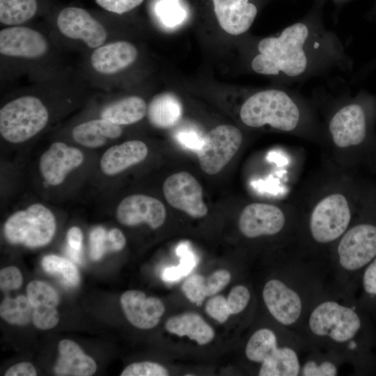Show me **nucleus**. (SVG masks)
Instances as JSON below:
<instances>
[{
	"label": "nucleus",
	"instance_id": "cd10ccee",
	"mask_svg": "<svg viewBox=\"0 0 376 376\" xmlns=\"http://www.w3.org/2000/svg\"><path fill=\"white\" fill-rule=\"evenodd\" d=\"M36 0H0V22L16 26L31 19L36 13Z\"/></svg>",
	"mask_w": 376,
	"mask_h": 376
},
{
	"label": "nucleus",
	"instance_id": "2eb2a0df",
	"mask_svg": "<svg viewBox=\"0 0 376 376\" xmlns=\"http://www.w3.org/2000/svg\"><path fill=\"white\" fill-rule=\"evenodd\" d=\"M83 160V153L77 148L69 147L62 142H54L42 155L40 170L47 183L58 185L70 171L82 164Z\"/></svg>",
	"mask_w": 376,
	"mask_h": 376
},
{
	"label": "nucleus",
	"instance_id": "7ed1b4c3",
	"mask_svg": "<svg viewBox=\"0 0 376 376\" xmlns=\"http://www.w3.org/2000/svg\"><path fill=\"white\" fill-rule=\"evenodd\" d=\"M48 119V111L39 98L22 96L1 109L0 133L9 142L22 143L40 132Z\"/></svg>",
	"mask_w": 376,
	"mask_h": 376
},
{
	"label": "nucleus",
	"instance_id": "c9c22d12",
	"mask_svg": "<svg viewBox=\"0 0 376 376\" xmlns=\"http://www.w3.org/2000/svg\"><path fill=\"white\" fill-rule=\"evenodd\" d=\"M250 299V292L244 285H236L230 291L227 302L230 313L237 314L247 306Z\"/></svg>",
	"mask_w": 376,
	"mask_h": 376
},
{
	"label": "nucleus",
	"instance_id": "a878e982",
	"mask_svg": "<svg viewBox=\"0 0 376 376\" xmlns=\"http://www.w3.org/2000/svg\"><path fill=\"white\" fill-rule=\"evenodd\" d=\"M147 113L145 100L139 96H129L107 106L101 112V118L115 124L130 125L141 120Z\"/></svg>",
	"mask_w": 376,
	"mask_h": 376
},
{
	"label": "nucleus",
	"instance_id": "c03bdc74",
	"mask_svg": "<svg viewBox=\"0 0 376 376\" xmlns=\"http://www.w3.org/2000/svg\"><path fill=\"white\" fill-rule=\"evenodd\" d=\"M37 375L35 367L29 362L17 363L7 370L6 376H36Z\"/></svg>",
	"mask_w": 376,
	"mask_h": 376
},
{
	"label": "nucleus",
	"instance_id": "9d476101",
	"mask_svg": "<svg viewBox=\"0 0 376 376\" xmlns=\"http://www.w3.org/2000/svg\"><path fill=\"white\" fill-rule=\"evenodd\" d=\"M56 24L64 36L81 40L90 48L99 47L107 38L104 26L81 8H63L57 17Z\"/></svg>",
	"mask_w": 376,
	"mask_h": 376
},
{
	"label": "nucleus",
	"instance_id": "473e14b6",
	"mask_svg": "<svg viewBox=\"0 0 376 376\" xmlns=\"http://www.w3.org/2000/svg\"><path fill=\"white\" fill-rule=\"evenodd\" d=\"M121 376H167L168 370L162 366L150 361L134 363L127 366Z\"/></svg>",
	"mask_w": 376,
	"mask_h": 376
},
{
	"label": "nucleus",
	"instance_id": "de8ad7c7",
	"mask_svg": "<svg viewBox=\"0 0 376 376\" xmlns=\"http://www.w3.org/2000/svg\"><path fill=\"white\" fill-rule=\"evenodd\" d=\"M66 253L74 262L77 263H81V251H76L67 246Z\"/></svg>",
	"mask_w": 376,
	"mask_h": 376
},
{
	"label": "nucleus",
	"instance_id": "423d86ee",
	"mask_svg": "<svg viewBox=\"0 0 376 376\" xmlns=\"http://www.w3.org/2000/svg\"><path fill=\"white\" fill-rule=\"evenodd\" d=\"M308 323L315 335L329 336L338 343L352 339L361 327V320L356 312L335 301L318 305L311 313Z\"/></svg>",
	"mask_w": 376,
	"mask_h": 376
},
{
	"label": "nucleus",
	"instance_id": "a211bd4d",
	"mask_svg": "<svg viewBox=\"0 0 376 376\" xmlns=\"http://www.w3.org/2000/svg\"><path fill=\"white\" fill-rule=\"evenodd\" d=\"M26 294L33 307L34 326L42 330L54 328L59 322L56 309L59 304L57 292L43 281H33L26 287Z\"/></svg>",
	"mask_w": 376,
	"mask_h": 376
},
{
	"label": "nucleus",
	"instance_id": "2f4dec72",
	"mask_svg": "<svg viewBox=\"0 0 376 376\" xmlns=\"http://www.w3.org/2000/svg\"><path fill=\"white\" fill-rule=\"evenodd\" d=\"M205 281V278L195 274L187 279L182 285V290L185 297L198 306L202 305L207 297Z\"/></svg>",
	"mask_w": 376,
	"mask_h": 376
},
{
	"label": "nucleus",
	"instance_id": "39448f33",
	"mask_svg": "<svg viewBox=\"0 0 376 376\" xmlns=\"http://www.w3.org/2000/svg\"><path fill=\"white\" fill-rule=\"evenodd\" d=\"M242 143L240 130L230 125H221L203 138L196 151L200 166L208 175L219 173L238 151Z\"/></svg>",
	"mask_w": 376,
	"mask_h": 376
},
{
	"label": "nucleus",
	"instance_id": "bb28decb",
	"mask_svg": "<svg viewBox=\"0 0 376 376\" xmlns=\"http://www.w3.org/2000/svg\"><path fill=\"white\" fill-rule=\"evenodd\" d=\"M299 363L296 352L289 347L277 348L261 365L260 376H296Z\"/></svg>",
	"mask_w": 376,
	"mask_h": 376
},
{
	"label": "nucleus",
	"instance_id": "4be33fe9",
	"mask_svg": "<svg viewBox=\"0 0 376 376\" xmlns=\"http://www.w3.org/2000/svg\"><path fill=\"white\" fill-rule=\"evenodd\" d=\"M59 356L54 370L60 376H90L95 373V361L84 354L79 346L71 340L64 339L58 344Z\"/></svg>",
	"mask_w": 376,
	"mask_h": 376
},
{
	"label": "nucleus",
	"instance_id": "aec40b11",
	"mask_svg": "<svg viewBox=\"0 0 376 376\" xmlns=\"http://www.w3.org/2000/svg\"><path fill=\"white\" fill-rule=\"evenodd\" d=\"M136 47L127 41H116L97 47L91 56L93 68L103 75L117 73L137 58Z\"/></svg>",
	"mask_w": 376,
	"mask_h": 376
},
{
	"label": "nucleus",
	"instance_id": "58836bf2",
	"mask_svg": "<svg viewBox=\"0 0 376 376\" xmlns=\"http://www.w3.org/2000/svg\"><path fill=\"white\" fill-rule=\"evenodd\" d=\"M143 0H95L103 9L117 13H127L139 6Z\"/></svg>",
	"mask_w": 376,
	"mask_h": 376
},
{
	"label": "nucleus",
	"instance_id": "4c0bfd02",
	"mask_svg": "<svg viewBox=\"0 0 376 376\" xmlns=\"http://www.w3.org/2000/svg\"><path fill=\"white\" fill-rule=\"evenodd\" d=\"M22 281V274L16 267H7L0 272V287L2 290L18 289Z\"/></svg>",
	"mask_w": 376,
	"mask_h": 376
},
{
	"label": "nucleus",
	"instance_id": "b1692460",
	"mask_svg": "<svg viewBox=\"0 0 376 376\" xmlns=\"http://www.w3.org/2000/svg\"><path fill=\"white\" fill-rule=\"evenodd\" d=\"M166 329L178 336H188L198 345L209 343L214 337L213 329L194 313H185L171 317L166 322Z\"/></svg>",
	"mask_w": 376,
	"mask_h": 376
},
{
	"label": "nucleus",
	"instance_id": "4468645a",
	"mask_svg": "<svg viewBox=\"0 0 376 376\" xmlns=\"http://www.w3.org/2000/svg\"><path fill=\"white\" fill-rule=\"evenodd\" d=\"M285 221L284 214L278 207L253 203L243 209L238 225L242 235L254 238L279 233L284 226Z\"/></svg>",
	"mask_w": 376,
	"mask_h": 376
},
{
	"label": "nucleus",
	"instance_id": "dca6fc26",
	"mask_svg": "<svg viewBox=\"0 0 376 376\" xmlns=\"http://www.w3.org/2000/svg\"><path fill=\"white\" fill-rule=\"evenodd\" d=\"M263 297L269 311L279 322L289 325L299 319L301 312V299L281 281L272 279L267 282Z\"/></svg>",
	"mask_w": 376,
	"mask_h": 376
},
{
	"label": "nucleus",
	"instance_id": "09e8293b",
	"mask_svg": "<svg viewBox=\"0 0 376 376\" xmlns=\"http://www.w3.org/2000/svg\"><path fill=\"white\" fill-rule=\"evenodd\" d=\"M163 12L166 13V17L175 18L176 17L175 12H177V10L175 9V5L174 3H167L166 5V9L165 8L163 9Z\"/></svg>",
	"mask_w": 376,
	"mask_h": 376
},
{
	"label": "nucleus",
	"instance_id": "f3484780",
	"mask_svg": "<svg viewBox=\"0 0 376 376\" xmlns=\"http://www.w3.org/2000/svg\"><path fill=\"white\" fill-rule=\"evenodd\" d=\"M120 301L128 321L139 329L155 327L165 311L164 304L159 299L146 297L145 293L139 290L125 292Z\"/></svg>",
	"mask_w": 376,
	"mask_h": 376
},
{
	"label": "nucleus",
	"instance_id": "5701e85b",
	"mask_svg": "<svg viewBox=\"0 0 376 376\" xmlns=\"http://www.w3.org/2000/svg\"><path fill=\"white\" fill-rule=\"evenodd\" d=\"M122 134L119 125L101 118L91 120L75 126L72 135L75 141L88 148H98L108 139H117Z\"/></svg>",
	"mask_w": 376,
	"mask_h": 376
},
{
	"label": "nucleus",
	"instance_id": "20e7f679",
	"mask_svg": "<svg viewBox=\"0 0 376 376\" xmlns=\"http://www.w3.org/2000/svg\"><path fill=\"white\" fill-rule=\"evenodd\" d=\"M55 230L53 214L39 203L14 213L4 226V234L9 242L29 247L46 245L52 239Z\"/></svg>",
	"mask_w": 376,
	"mask_h": 376
},
{
	"label": "nucleus",
	"instance_id": "ddd939ff",
	"mask_svg": "<svg viewBox=\"0 0 376 376\" xmlns=\"http://www.w3.org/2000/svg\"><path fill=\"white\" fill-rule=\"evenodd\" d=\"M49 45L39 31L26 26H11L0 31V53L11 57L39 58Z\"/></svg>",
	"mask_w": 376,
	"mask_h": 376
},
{
	"label": "nucleus",
	"instance_id": "79ce46f5",
	"mask_svg": "<svg viewBox=\"0 0 376 376\" xmlns=\"http://www.w3.org/2000/svg\"><path fill=\"white\" fill-rule=\"evenodd\" d=\"M363 288L370 295H376V258L366 268L363 279Z\"/></svg>",
	"mask_w": 376,
	"mask_h": 376
},
{
	"label": "nucleus",
	"instance_id": "0eeeda50",
	"mask_svg": "<svg viewBox=\"0 0 376 376\" xmlns=\"http://www.w3.org/2000/svg\"><path fill=\"white\" fill-rule=\"evenodd\" d=\"M351 212L347 198L333 194L322 199L314 207L310 219V230L314 240L327 243L338 238L347 229Z\"/></svg>",
	"mask_w": 376,
	"mask_h": 376
},
{
	"label": "nucleus",
	"instance_id": "ea45409f",
	"mask_svg": "<svg viewBox=\"0 0 376 376\" xmlns=\"http://www.w3.org/2000/svg\"><path fill=\"white\" fill-rule=\"evenodd\" d=\"M176 253L180 258L178 265L183 276L188 275L195 267L197 259L187 243H181L176 249Z\"/></svg>",
	"mask_w": 376,
	"mask_h": 376
},
{
	"label": "nucleus",
	"instance_id": "412c9836",
	"mask_svg": "<svg viewBox=\"0 0 376 376\" xmlns=\"http://www.w3.org/2000/svg\"><path fill=\"white\" fill-rule=\"evenodd\" d=\"M147 155L148 148L143 141H126L105 151L100 159V168L106 175H116L142 162Z\"/></svg>",
	"mask_w": 376,
	"mask_h": 376
},
{
	"label": "nucleus",
	"instance_id": "f03ea898",
	"mask_svg": "<svg viewBox=\"0 0 376 376\" xmlns=\"http://www.w3.org/2000/svg\"><path fill=\"white\" fill-rule=\"evenodd\" d=\"M240 118L252 127L265 125L281 130H293L298 125L300 113L298 107L284 91L269 89L250 96L242 104Z\"/></svg>",
	"mask_w": 376,
	"mask_h": 376
},
{
	"label": "nucleus",
	"instance_id": "72a5a7b5",
	"mask_svg": "<svg viewBox=\"0 0 376 376\" xmlns=\"http://www.w3.org/2000/svg\"><path fill=\"white\" fill-rule=\"evenodd\" d=\"M90 256L93 260H98L109 250L108 233L101 226L94 228L89 236Z\"/></svg>",
	"mask_w": 376,
	"mask_h": 376
},
{
	"label": "nucleus",
	"instance_id": "1a4fd4ad",
	"mask_svg": "<svg viewBox=\"0 0 376 376\" xmlns=\"http://www.w3.org/2000/svg\"><path fill=\"white\" fill-rule=\"evenodd\" d=\"M167 203L194 218L205 217L207 207L203 201V188L197 180L186 171L168 177L163 184Z\"/></svg>",
	"mask_w": 376,
	"mask_h": 376
},
{
	"label": "nucleus",
	"instance_id": "7c9ffc66",
	"mask_svg": "<svg viewBox=\"0 0 376 376\" xmlns=\"http://www.w3.org/2000/svg\"><path fill=\"white\" fill-rule=\"evenodd\" d=\"M42 267L48 274L58 277L65 285L75 287L79 283L78 269L69 260L56 255H47L42 258Z\"/></svg>",
	"mask_w": 376,
	"mask_h": 376
},
{
	"label": "nucleus",
	"instance_id": "6e6552de",
	"mask_svg": "<svg viewBox=\"0 0 376 376\" xmlns=\"http://www.w3.org/2000/svg\"><path fill=\"white\" fill-rule=\"evenodd\" d=\"M338 253L340 265L347 270L359 269L376 257V225L360 224L342 237Z\"/></svg>",
	"mask_w": 376,
	"mask_h": 376
},
{
	"label": "nucleus",
	"instance_id": "9b49d317",
	"mask_svg": "<svg viewBox=\"0 0 376 376\" xmlns=\"http://www.w3.org/2000/svg\"><path fill=\"white\" fill-rule=\"evenodd\" d=\"M334 143L339 148L362 143L368 134V116L364 107L357 103L347 104L338 110L329 125Z\"/></svg>",
	"mask_w": 376,
	"mask_h": 376
},
{
	"label": "nucleus",
	"instance_id": "6ab92c4d",
	"mask_svg": "<svg viewBox=\"0 0 376 376\" xmlns=\"http://www.w3.org/2000/svg\"><path fill=\"white\" fill-rule=\"evenodd\" d=\"M212 2L219 25L231 35L246 32L257 15V7L249 0H212Z\"/></svg>",
	"mask_w": 376,
	"mask_h": 376
},
{
	"label": "nucleus",
	"instance_id": "393cba45",
	"mask_svg": "<svg viewBox=\"0 0 376 376\" xmlns=\"http://www.w3.org/2000/svg\"><path fill=\"white\" fill-rule=\"evenodd\" d=\"M150 123L157 128L167 129L175 125L182 115V106L173 93H163L155 96L147 107Z\"/></svg>",
	"mask_w": 376,
	"mask_h": 376
},
{
	"label": "nucleus",
	"instance_id": "a19ab883",
	"mask_svg": "<svg viewBox=\"0 0 376 376\" xmlns=\"http://www.w3.org/2000/svg\"><path fill=\"white\" fill-rule=\"evenodd\" d=\"M336 374V367L329 361L323 362L320 365L314 361H308L304 365L302 370V375L306 376H334Z\"/></svg>",
	"mask_w": 376,
	"mask_h": 376
},
{
	"label": "nucleus",
	"instance_id": "a18cd8bd",
	"mask_svg": "<svg viewBox=\"0 0 376 376\" xmlns=\"http://www.w3.org/2000/svg\"><path fill=\"white\" fill-rule=\"evenodd\" d=\"M108 240L111 251H119L126 244L123 233L118 228H112L108 232Z\"/></svg>",
	"mask_w": 376,
	"mask_h": 376
},
{
	"label": "nucleus",
	"instance_id": "f8f14e48",
	"mask_svg": "<svg viewBox=\"0 0 376 376\" xmlns=\"http://www.w3.org/2000/svg\"><path fill=\"white\" fill-rule=\"evenodd\" d=\"M166 215V208L160 201L143 194L125 198L116 209L118 221L128 226L145 223L151 228L157 229L164 223Z\"/></svg>",
	"mask_w": 376,
	"mask_h": 376
},
{
	"label": "nucleus",
	"instance_id": "f257e3e1",
	"mask_svg": "<svg viewBox=\"0 0 376 376\" xmlns=\"http://www.w3.org/2000/svg\"><path fill=\"white\" fill-rule=\"evenodd\" d=\"M308 36L306 24L297 22L285 28L278 37L263 38L258 45L259 54L252 60V69L267 75H301L308 63L304 49Z\"/></svg>",
	"mask_w": 376,
	"mask_h": 376
},
{
	"label": "nucleus",
	"instance_id": "f704fd0d",
	"mask_svg": "<svg viewBox=\"0 0 376 376\" xmlns=\"http://www.w3.org/2000/svg\"><path fill=\"white\" fill-rule=\"evenodd\" d=\"M206 313L219 323H224L231 315L227 299L222 295H216L205 304Z\"/></svg>",
	"mask_w": 376,
	"mask_h": 376
},
{
	"label": "nucleus",
	"instance_id": "c756f323",
	"mask_svg": "<svg viewBox=\"0 0 376 376\" xmlns=\"http://www.w3.org/2000/svg\"><path fill=\"white\" fill-rule=\"evenodd\" d=\"M0 315L9 324L23 326L32 320L33 307L27 296L6 297L1 303Z\"/></svg>",
	"mask_w": 376,
	"mask_h": 376
},
{
	"label": "nucleus",
	"instance_id": "e433bc0d",
	"mask_svg": "<svg viewBox=\"0 0 376 376\" xmlns=\"http://www.w3.org/2000/svg\"><path fill=\"white\" fill-rule=\"evenodd\" d=\"M231 275L225 269H219L205 279V294L207 297L215 295L223 290L230 282Z\"/></svg>",
	"mask_w": 376,
	"mask_h": 376
},
{
	"label": "nucleus",
	"instance_id": "37998d69",
	"mask_svg": "<svg viewBox=\"0 0 376 376\" xmlns=\"http://www.w3.org/2000/svg\"><path fill=\"white\" fill-rule=\"evenodd\" d=\"M178 141L185 147L197 151L201 147L203 138H201L196 132H180L177 136Z\"/></svg>",
	"mask_w": 376,
	"mask_h": 376
},
{
	"label": "nucleus",
	"instance_id": "49530a36",
	"mask_svg": "<svg viewBox=\"0 0 376 376\" xmlns=\"http://www.w3.org/2000/svg\"><path fill=\"white\" fill-rule=\"evenodd\" d=\"M83 235L78 227L71 228L67 234L68 246L76 251H81Z\"/></svg>",
	"mask_w": 376,
	"mask_h": 376
},
{
	"label": "nucleus",
	"instance_id": "c85d7f7f",
	"mask_svg": "<svg viewBox=\"0 0 376 376\" xmlns=\"http://www.w3.org/2000/svg\"><path fill=\"white\" fill-rule=\"evenodd\" d=\"M277 348V339L275 334L269 329H260L249 338L246 346L245 353L250 361L263 363Z\"/></svg>",
	"mask_w": 376,
	"mask_h": 376
}]
</instances>
